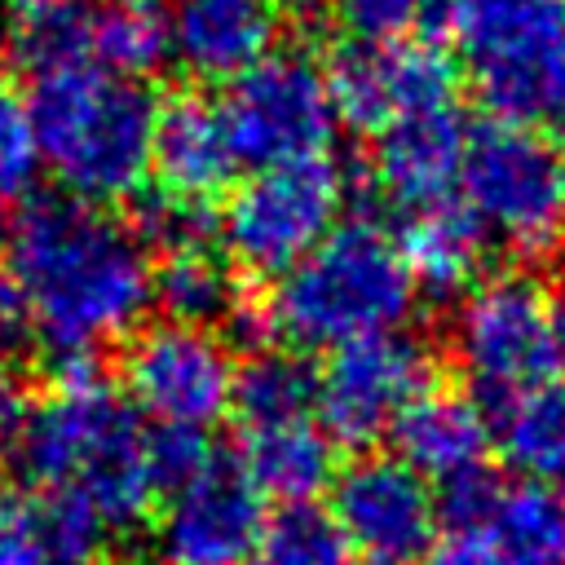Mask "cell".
<instances>
[{
	"mask_svg": "<svg viewBox=\"0 0 565 565\" xmlns=\"http://www.w3.org/2000/svg\"><path fill=\"white\" fill-rule=\"evenodd\" d=\"M115 4H119V9H150V13H154L159 4H172V0H115Z\"/></svg>",
	"mask_w": 565,
	"mask_h": 565,
	"instance_id": "obj_37",
	"label": "cell"
},
{
	"mask_svg": "<svg viewBox=\"0 0 565 565\" xmlns=\"http://www.w3.org/2000/svg\"><path fill=\"white\" fill-rule=\"evenodd\" d=\"M234 353L212 327L154 322L124 353V388L159 428L207 433L234 411Z\"/></svg>",
	"mask_w": 565,
	"mask_h": 565,
	"instance_id": "obj_10",
	"label": "cell"
},
{
	"mask_svg": "<svg viewBox=\"0 0 565 565\" xmlns=\"http://www.w3.org/2000/svg\"><path fill=\"white\" fill-rule=\"evenodd\" d=\"M163 57H168V26L150 9H119L115 4V9L93 18L88 62H97L102 71L141 84Z\"/></svg>",
	"mask_w": 565,
	"mask_h": 565,
	"instance_id": "obj_26",
	"label": "cell"
},
{
	"mask_svg": "<svg viewBox=\"0 0 565 565\" xmlns=\"http://www.w3.org/2000/svg\"><path fill=\"white\" fill-rule=\"evenodd\" d=\"M243 472L256 481L265 499H282L287 508H309L335 481V441L318 424V415L243 428Z\"/></svg>",
	"mask_w": 565,
	"mask_h": 565,
	"instance_id": "obj_20",
	"label": "cell"
},
{
	"mask_svg": "<svg viewBox=\"0 0 565 565\" xmlns=\"http://www.w3.org/2000/svg\"><path fill=\"white\" fill-rule=\"evenodd\" d=\"M459 190L486 234L503 238L521 256L556 252L565 234L561 154L534 128L503 119L472 128Z\"/></svg>",
	"mask_w": 565,
	"mask_h": 565,
	"instance_id": "obj_6",
	"label": "cell"
},
{
	"mask_svg": "<svg viewBox=\"0 0 565 565\" xmlns=\"http://www.w3.org/2000/svg\"><path fill=\"white\" fill-rule=\"evenodd\" d=\"M428 0H331L340 26L362 44H393L419 18Z\"/></svg>",
	"mask_w": 565,
	"mask_h": 565,
	"instance_id": "obj_29",
	"label": "cell"
},
{
	"mask_svg": "<svg viewBox=\"0 0 565 565\" xmlns=\"http://www.w3.org/2000/svg\"><path fill=\"white\" fill-rule=\"evenodd\" d=\"M106 525L66 494L0 503V565H97Z\"/></svg>",
	"mask_w": 565,
	"mask_h": 565,
	"instance_id": "obj_19",
	"label": "cell"
},
{
	"mask_svg": "<svg viewBox=\"0 0 565 565\" xmlns=\"http://www.w3.org/2000/svg\"><path fill=\"white\" fill-rule=\"evenodd\" d=\"M216 110L234 159L252 168L313 159L335 132L327 71L300 49H274L260 66L225 88Z\"/></svg>",
	"mask_w": 565,
	"mask_h": 565,
	"instance_id": "obj_9",
	"label": "cell"
},
{
	"mask_svg": "<svg viewBox=\"0 0 565 565\" xmlns=\"http://www.w3.org/2000/svg\"><path fill=\"white\" fill-rule=\"evenodd\" d=\"M397 441V459L419 472L424 481H455L463 472L486 468V450H490V424L486 411L455 393V388H428L419 402H411V411L397 419L393 428Z\"/></svg>",
	"mask_w": 565,
	"mask_h": 565,
	"instance_id": "obj_18",
	"label": "cell"
},
{
	"mask_svg": "<svg viewBox=\"0 0 565 565\" xmlns=\"http://www.w3.org/2000/svg\"><path fill=\"white\" fill-rule=\"evenodd\" d=\"M556 494H561V508H565V477H561V490Z\"/></svg>",
	"mask_w": 565,
	"mask_h": 565,
	"instance_id": "obj_39",
	"label": "cell"
},
{
	"mask_svg": "<svg viewBox=\"0 0 565 565\" xmlns=\"http://www.w3.org/2000/svg\"><path fill=\"white\" fill-rule=\"evenodd\" d=\"M26 106L40 168H49L71 199L102 207L137 194L150 177L159 102L146 84L110 75L97 62H66L35 71Z\"/></svg>",
	"mask_w": 565,
	"mask_h": 565,
	"instance_id": "obj_3",
	"label": "cell"
},
{
	"mask_svg": "<svg viewBox=\"0 0 565 565\" xmlns=\"http://www.w3.org/2000/svg\"><path fill=\"white\" fill-rule=\"evenodd\" d=\"M234 411L243 428H265L300 415H318V375L300 353H256L238 366L234 380Z\"/></svg>",
	"mask_w": 565,
	"mask_h": 565,
	"instance_id": "obj_25",
	"label": "cell"
},
{
	"mask_svg": "<svg viewBox=\"0 0 565 565\" xmlns=\"http://www.w3.org/2000/svg\"><path fill=\"white\" fill-rule=\"evenodd\" d=\"M150 243L97 203L57 194L9 216L4 274L26 318L62 366H88L97 349L124 340L154 305Z\"/></svg>",
	"mask_w": 565,
	"mask_h": 565,
	"instance_id": "obj_1",
	"label": "cell"
},
{
	"mask_svg": "<svg viewBox=\"0 0 565 565\" xmlns=\"http://www.w3.org/2000/svg\"><path fill=\"white\" fill-rule=\"evenodd\" d=\"M18 459L40 490L84 503L106 530L137 525L159 499L150 428L93 366H66L62 384L31 406Z\"/></svg>",
	"mask_w": 565,
	"mask_h": 565,
	"instance_id": "obj_2",
	"label": "cell"
},
{
	"mask_svg": "<svg viewBox=\"0 0 565 565\" xmlns=\"http://www.w3.org/2000/svg\"><path fill=\"white\" fill-rule=\"evenodd\" d=\"M415 278L388 230L375 221H340L300 265L282 274L265 309V327L296 349H344L366 335L397 331L411 318Z\"/></svg>",
	"mask_w": 565,
	"mask_h": 565,
	"instance_id": "obj_4",
	"label": "cell"
},
{
	"mask_svg": "<svg viewBox=\"0 0 565 565\" xmlns=\"http://www.w3.org/2000/svg\"><path fill=\"white\" fill-rule=\"evenodd\" d=\"M40 177V146L26 97L0 79V221L31 203Z\"/></svg>",
	"mask_w": 565,
	"mask_h": 565,
	"instance_id": "obj_27",
	"label": "cell"
},
{
	"mask_svg": "<svg viewBox=\"0 0 565 565\" xmlns=\"http://www.w3.org/2000/svg\"><path fill=\"white\" fill-rule=\"evenodd\" d=\"M494 499H499V481L486 468H477V472H463L441 486L437 512L446 516V525H486Z\"/></svg>",
	"mask_w": 565,
	"mask_h": 565,
	"instance_id": "obj_31",
	"label": "cell"
},
{
	"mask_svg": "<svg viewBox=\"0 0 565 565\" xmlns=\"http://www.w3.org/2000/svg\"><path fill=\"white\" fill-rule=\"evenodd\" d=\"M168 57L203 79L234 84L260 66L278 44V0H172L168 13Z\"/></svg>",
	"mask_w": 565,
	"mask_h": 565,
	"instance_id": "obj_15",
	"label": "cell"
},
{
	"mask_svg": "<svg viewBox=\"0 0 565 565\" xmlns=\"http://www.w3.org/2000/svg\"><path fill=\"white\" fill-rule=\"evenodd\" d=\"M18 9H22V0H0V57L18 40Z\"/></svg>",
	"mask_w": 565,
	"mask_h": 565,
	"instance_id": "obj_34",
	"label": "cell"
},
{
	"mask_svg": "<svg viewBox=\"0 0 565 565\" xmlns=\"http://www.w3.org/2000/svg\"><path fill=\"white\" fill-rule=\"evenodd\" d=\"M433 388V358L415 335L384 331L327 358L318 375V424L340 446H371Z\"/></svg>",
	"mask_w": 565,
	"mask_h": 565,
	"instance_id": "obj_11",
	"label": "cell"
},
{
	"mask_svg": "<svg viewBox=\"0 0 565 565\" xmlns=\"http://www.w3.org/2000/svg\"><path fill=\"white\" fill-rule=\"evenodd\" d=\"M450 353L486 406L556 380V300L530 274L481 278L455 309Z\"/></svg>",
	"mask_w": 565,
	"mask_h": 565,
	"instance_id": "obj_7",
	"label": "cell"
},
{
	"mask_svg": "<svg viewBox=\"0 0 565 565\" xmlns=\"http://www.w3.org/2000/svg\"><path fill=\"white\" fill-rule=\"evenodd\" d=\"M428 565H503L486 525H446L428 543Z\"/></svg>",
	"mask_w": 565,
	"mask_h": 565,
	"instance_id": "obj_32",
	"label": "cell"
},
{
	"mask_svg": "<svg viewBox=\"0 0 565 565\" xmlns=\"http://www.w3.org/2000/svg\"><path fill=\"white\" fill-rule=\"evenodd\" d=\"M486 243H490V234L481 230V221L455 199L415 212L397 238L406 269L415 278V291H424L433 300L463 296L477 282Z\"/></svg>",
	"mask_w": 565,
	"mask_h": 565,
	"instance_id": "obj_21",
	"label": "cell"
},
{
	"mask_svg": "<svg viewBox=\"0 0 565 565\" xmlns=\"http://www.w3.org/2000/svg\"><path fill=\"white\" fill-rule=\"evenodd\" d=\"M561 181H565V154H561Z\"/></svg>",
	"mask_w": 565,
	"mask_h": 565,
	"instance_id": "obj_40",
	"label": "cell"
},
{
	"mask_svg": "<svg viewBox=\"0 0 565 565\" xmlns=\"http://www.w3.org/2000/svg\"><path fill=\"white\" fill-rule=\"evenodd\" d=\"M234 168H238V159L230 150L216 102L181 97L159 110L150 172L159 177L168 199L203 207L212 194H221L230 185Z\"/></svg>",
	"mask_w": 565,
	"mask_h": 565,
	"instance_id": "obj_17",
	"label": "cell"
},
{
	"mask_svg": "<svg viewBox=\"0 0 565 565\" xmlns=\"http://www.w3.org/2000/svg\"><path fill=\"white\" fill-rule=\"evenodd\" d=\"M0 503H4V499H0Z\"/></svg>",
	"mask_w": 565,
	"mask_h": 565,
	"instance_id": "obj_43",
	"label": "cell"
},
{
	"mask_svg": "<svg viewBox=\"0 0 565 565\" xmlns=\"http://www.w3.org/2000/svg\"><path fill=\"white\" fill-rule=\"evenodd\" d=\"M66 4H79V0H22V9H18V22H22V18H40V13H53V9H66Z\"/></svg>",
	"mask_w": 565,
	"mask_h": 565,
	"instance_id": "obj_35",
	"label": "cell"
},
{
	"mask_svg": "<svg viewBox=\"0 0 565 565\" xmlns=\"http://www.w3.org/2000/svg\"><path fill=\"white\" fill-rule=\"evenodd\" d=\"M327 516L366 561H411L437 539V494L397 455H362L340 468Z\"/></svg>",
	"mask_w": 565,
	"mask_h": 565,
	"instance_id": "obj_14",
	"label": "cell"
},
{
	"mask_svg": "<svg viewBox=\"0 0 565 565\" xmlns=\"http://www.w3.org/2000/svg\"><path fill=\"white\" fill-rule=\"evenodd\" d=\"M556 353H561V366H565V300L556 305Z\"/></svg>",
	"mask_w": 565,
	"mask_h": 565,
	"instance_id": "obj_36",
	"label": "cell"
},
{
	"mask_svg": "<svg viewBox=\"0 0 565 565\" xmlns=\"http://www.w3.org/2000/svg\"><path fill=\"white\" fill-rule=\"evenodd\" d=\"M366 565H411V561H366Z\"/></svg>",
	"mask_w": 565,
	"mask_h": 565,
	"instance_id": "obj_38",
	"label": "cell"
},
{
	"mask_svg": "<svg viewBox=\"0 0 565 565\" xmlns=\"http://www.w3.org/2000/svg\"><path fill=\"white\" fill-rule=\"evenodd\" d=\"M344 556H349V543L340 539L327 512L287 508L278 521H269L252 565H344Z\"/></svg>",
	"mask_w": 565,
	"mask_h": 565,
	"instance_id": "obj_28",
	"label": "cell"
},
{
	"mask_svg": "<svg viewBox=\"0 0 565 565\" xmlns=\"http://www.w3.org/2000/svg\"><path fill=\"white\" fill-rule=\"evenodd\" d=\"M124 565H137V561H124Z\"/></svg>",
	"mask_w": 565,
	"mask_h": 565,
	"instance_id": "obj_42",
	"label": "cell"
},
{
	"mask_svg": "<svg viewBox=\"0 0 565 565\" xmlns=\"http://www.w3.org/2000/svg\"><path fill=\"white\" fill-rule=\"evenodd\" d=\"M154 300L168 313V322H185V327H212L221 318L243 313L234 274L207 243H185L163 252L154 269Z\"/></svg>",
	"mask_w": 565,
	"mask_h": 565,
	"instance_id": "obj_23",
	"label": "cell"
},
{
	"mask_svg": "<svg viewBox=\"0 0 565 565\" xmlns=\"http://www.w3.org/2000/svg\"><path fill=\"white\" fill-rule=\"evenodd\" d=\"M468 132L472 128L459 119L455 106L419 110V115L388 124L375 141V154H371L375 190L411 216L446 203L463 177Z\"/></svg>",
	"mask_w": 565,
	"mask_h": 565,
	"instance_id": "obj_16",
	"label": "cell"
},
{
	"mask_svg": "<svg viewBox=\"0 0 565 565\" xmlns=\"http://www.w3.org/2000/svg\"><path fill=\"white\" fill-rule=\"evenodd\" d=\"M322 71L335 119L362 132H384L406 115L455 106V84H459V66L437 40H393V44L349 40L344 49L331 53Z\"/></svg>",
	"mask_w": 565,
	"mask_h": 565,
	"instance_id": "obj_12",
	"label": "cell"
},
{
	"mask_svg": "<svg viewBox=\"0 0 565 565\" xmlns=\"http://www.w3.org/2000/svg\"><path fill=\"white\" fill-rule=\"evenodd\" d=\"M344 172L327 154L256 168L225 207L221 234L238 265L252 274H287L340 221Z\"/></svg>",
	"mask_w": 565,
	"mask_h": 565,
	"instance_id": "obj_8",
	"label": "cell"
},
{
	"mask_svg": "<svg viewBox=\"0 0 565 565\" xmlns=\"http://www.w3.org/2000/svg\"><path fill=\"white\" fill-rule=\"evenodd\" d=\"M486 530L503 565H565V508L543 481L499 486Z\"/></svg>",
	"mask_w": 565,
	"mask_h": 565,
	"instance_id": "obj_24",
	"label": "cell"
},
{
	"mask_svg": "<svg viewBox=\"0 0 565 565\" xmlns=\"http://www.w3.org/2000/svg\"><path fill=\"white\" fill-rule=\"evenodd\" d=\"M291 4H309V0H291Z\"/></svg>",
	"mask_w": 565,
	"mask_h": 565,
	"instance_id": "obj_41",
	"label": "cell"
},
{
	"mask_svg": "<svg viewBox=\"0 0 565 565\" xmlns=\"http://www.w3.org/2000/svg\"><path fill=\"white\" fill-rule=\"evenodd\" d=\"M424 18L450 26L494 119L525 128L565 119V0H428Z\"/></svg>",
	"mask_w": 565,
	"mask_h": 565,
	"instance_id": "obj_5",
	"label": "cell"
},
{
	"mask_svg": "<svg viewBox=\"0 0 565 565\" xmlns=\"http://www.w3.org/2000/svg\"><path fill=\"white\" fill-rule=\"evenodd\" d=\"M207 459H212L207 433H194V428H154L150 433V468H154L159 490H177Z\"/></svg>",
	"mask_w": 565,
	"mask_h": 565,
	"instance_id": "obj_30",
	"label": "cell"
},
{
	"mask_svg": "<svg viewBox=\"0 0 565 565\" xmlns=\"http://www.w3.org/2000/svg\"><path fill=\"white\" fill-rule=\"evenodd\" d=\"M26 419H31V393H26V380L18 375V366H9V362L0 358V450H9V446L22 441Z\"/></svg>",
	"mask_w": 565,
	"mask_h": 565,
	"instance_id": "obj_33",
	"label": "cell"
},
{
	"mask_svg": "<svg viewBox=\"0 0 565 565\" xmlns=\"http://www.w3.org/2000/svg\"><path fill=\"white\" fill-rule=\"evenodd\" d=\"M486 424H490V446H499V455L525 481L565 477V384L561 380H543L534 388L490 402Z\"/></svg>",
	"mask_w": 565,
	"mask_h": 565,
	"instance_id": "obj_22",
	"label": "cell"
},
{
	"mask_svg": "<svg viewBox=\"0 0 565 565\" xmlns=\"http://www.w3.org/2000/svg\"><path fill=\"white\" fill-rule=\"evenodd\" d=\"M265 494L243 463L212 455L190 481L168 490L154 521L159 565H252L265 543Z\"/></svg>",
	"mask_w": 565,
	"mask_h": 565,
	"instance_id": "obj_13",
	"label": "cell"
}]
</instances>
